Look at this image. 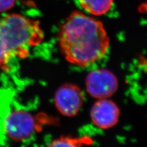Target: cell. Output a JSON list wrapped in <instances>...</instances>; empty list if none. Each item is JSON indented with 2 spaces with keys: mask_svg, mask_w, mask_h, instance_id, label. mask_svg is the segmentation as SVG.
Returning a JSON list of instances; mask_svg holds the SVG:
<instances>
[{
  "mask_svg": "<svg viewBox=\"0 0 147 147\" xmlns=\"http://www.w3.org/2000/svg\"><path fill=\"white\" fill-rule=\"evenodd\" d=\"M59 42L61 51L69 62L85 67L105 56L110 39L100 21L75 11L63 24Z\"/></svg>",
  "mask_w": 147,
  "mask_h": 147,
  "instance_id": "obj_1",
  "label": "cell"
},
{
  "mask_svg": "<svg viewBox=\"0 0 147 147\" xmlns=\"http://www.w3.org/2000/svg\"><path fill=\"white\" fill-rule=\"evenodd\" d=\"M43 39L38 21L18 13L8 14L0 20V42L11 58L26 57Z\"/></svg>",
  "mask_w": 147,
  "mask_h": 147,
  "instance_id": "obj_2",
  "label": "cell"
},
{
  "mask_svg": "<svg viewBox=\"0 0 147 147\" xmlns=\"http://www.w3.org/2000/svg\"><path fill=\"white\" fill-rule=\"evenodd\" d=\"M35 129L34 117L24 110H13L4 119V132L9 139L14 141L20 142L28 139L33 134Z\"/></svg>",
  "mask_w": 147,
  "mask_h": 147,
  "instance_id": "obj_3",
  "label": "cell"
},
{
  "mask_svg": "<svg viewBox=\"0 0 147 147\" xmlns=\"http://www.w3.org/2000/svg\"><path fill=\"white\" fill-rule=\"evenodd\" d=\"M86 90L89 94L96 99H106L112 96L118 87L117 78L105 69L91 71L86 79Z\"/></svg>",
  "mask_w": 147,
  "mask_h": 147,
  "instance_id": "obj_4",
  "label": "cell"
},
{
  "mask_svg": "<svg viewBox=\"0 0 147 147\" xmlns=\"http://www.w3.org/2000/svg\"><path fill=\"white\" fill-rule=\"evenodd\" d=\"M55 104L58 111L66 117L78 113L84 102V94L79 86L67 84L61 86L55 94Z\"/></svg>",
  "mask_w": 147,
  "mask_h": 147,
  "instance_id": "obj_5",
  "label": "cell"
},
{
  "mask_svg": "<svg viewBox=\"0 0 147 147\" xmlns=\"http://www.w3.org/2000/svg\"><path fill=\"white\" fill-rule=\"evenodd\" d=\"M119 109L112 100L100 99L94 103L90 112L91 120L99 128L107 129L112 127L118 123Z\"/></svg>",
  "mask_w": 147,
  "mask_h": 147,
  "instance_id": "obj_6",
  "label": "cell"
},
{
  "mask_svg": "<svg viewBox=\"0 0 147 147\" xmlns=\"http://www.w3.org/2000/svg\"><path fill=\"white\" fill-rule=\"evenodd\" d=\"M113 0H79L81 7L90 14L101 16L112 7Z\"/></svg>",
  "mask_w": 147,
  "mask_h": 147,
  "instance_id": "obj_7",
  "label": "cell"
},
{
  "mask_svg": "<svg viewBox=\"0 0 147 147\" xmlns=\"http://www.w3.org/2000/svg\"><path fill=\"white\" fill-rule=\"evenodd\" d=\"M92 140L89 138H71L64 137L55 140L50 144V146H79L85 145H90Z\"/></svg>",
  "mask_w": 147,
  "mask_h": 147,
  "instance_id": "obj_8",
  "label": "cell"
},
{
  "mask_svg": "<svg viewBox=\"0 0 147 147\" xmlns=\"http://www.w3.org/2000/svg\"><path fill=\"white\" fill-rule=\"evenodd\" d=\"M11 57L7 52L1 42H0V69H4L5 66L10 60Z\"/></svg>",
  "mask_w": 147,
  "mask_h": 147,
  "instance_id": "obj_9",
  "label": "cell"
},
{
  "mask_svg": "<svg viewBox=\"0 0 147 147\" xmlns=\"http://www.w3.org/2000/svg\"><path fill=\"white\" fill-rule=\"evenodd\" d=\"M16 0H0V12H4L14 6Z\"/></svg>",
  "mask_w": 147,
  "mask_h": 147,
  "instance_id": "obj_10",
  "label": "cell"
}]
</instances>
